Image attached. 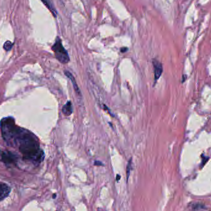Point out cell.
<instances>
[{
  "label": "cell",
  "instance_id": "cell-1",
  "mask_svg": "<svg viewBox=\"0 0 211 211\" xmlns=\"http://www.w3.org/2000/svg\"><path fill=\"white\" fill-rule=\"evenodd\" d=\"M14 145L19 146V151L25 160L38 164L45 158L44 152L40 147L38 138L27 130L20 127L14 141Z\"/></svg>",
  "mask_w": 211,
  "mask_h": 211
},
{
  "label": "cell",
  "instance_id": "cell-2",
  "mask_svg": "<svg viewBox=\"0 0 211 211\" xmlns=\"http://www.w3.org/2000/svg\"><path fill=\"white\" fill-rule=\"evenodd\" d=\"M19 128L15 123V120L12 117H6L1 119L0 122L1 132L3 140L9 146L14 144V141L18 135Z\"/></svg>",
  "mask_w": 211,
  "mask_h": 211
},
{
  "label": "cell",
  "instance_id": "cell-3",
  "mask_svg": "<svg viewBox=\"0 0 211 211\" xmlns=\"http://www.w3.org/2000/svg\"><path fill=\"white\" fill-rule=\"evenodd\" d=\"M52 50L53 51L56 58L62 64H66L70 61V58L68 51L64 48L62 42L59 37H57L55 43L52 47Z\"/></svg>",
  "mask_w": 211,
  "mask_h": 211
},
{
  "label": "cell",
  "instance_id": "cell-4",
  "mask_svg": "<svg viewBox=\"0 0 211 211\" xmlns=\"http://www.w3.org/2000/svg\"><path fill=\"white\" fill-rule=\"evenodd\" d=\"M0 159L6 164H14L17 161L16 156L10 151L2 152Z\"/></svg>",
  "mask_w": 211,
  "mask_h": 211
},
{
  "label": "cell",
  "instance_id": "cell-5",
  "mask_svg": "<svg viewBox=\"0 0 211 211\" xmlns=\"http://www.w3.org/2000/svg\"><path fill=\"white\" fill-rule=\"evenodd\" d=\"M153 65L154 68V82H157V80L160 78L162 75L163 68L162 64L156 59L153 60Z\"/></svg>",
  "mask_w": 211,
  "mask_h": 211
},
{
  "label": "cell",
  "instance_id": "cell-6",
  "mask_svg": "<svg viewBox=\"0 0 211 211\" xmlns=\"http://www.w3.org/2000/svg\"><path fill=\"white\" fill-rule=\"evenodd\" d=\"M11 191V188L5 183H0V201L4 200L6 198L10 192Z\"/></svg>",
  "mask_w": 211,
  "mask_h": 211
},
{
  "label": "cell",
  "instance_id": "cell-7",
  "mask_svg": "<svg viewBox=\"0 0 211 211\" xmlns=\"http://www.w3.org/2000/svg\"><path fill=\"white\" fill-rule=\"evenodd\" d=\"M64 73L67 76V77L68 78H69L70 81L72 82L73 87L74 88V90H75L76 93L78 95H80V91L79 90V88H78V87L77 85V82L75 81V79L74 77L73 76V75L70 72H69V71H68V70H65L64 71Z\"/></svg>",
  "mask_w": 211,
  "mask_h": 211
},
{
  "label": "cell",
  "instance_id": "cell-8",
  "mask_svg": "<svg viewBox=\"0 0 211 211\" xmlns=\"http://www.w3.org/2000/svg\"><path fill=\"white\" fill-rule=\"evenodd\" d=\"M63 114L66 116H69L72 114V104L70 101H68L63 107L62 109Z\"/></svg>",
  "mask_w": 211,
  "mask_h": 211
},
{
  "label": "cell",
  "instance_id": "cell-9",
  "mask_svg": "<svg viewBox=\"0 0 211 211\" xmlns=\"http://www.w3.org/2000/svg\"><path fill=\"white\" fill-rule=\"evenodd\" d=\"M41 1L44 3V4L49 9V11L52 13L54 17H56V16H57V12H56V9H55L54 7L53 6V4L51 3V1L50 0H41Z\"/></svg>",
  "mask_w": 211,
  "mask_h": 211
},
{
  "label": "cell",
  "instance_id": "cell-10",
  "mask_svg": "<svg viewBox=\"0 0 211 211\" xmlns=\"http://www.w3.org/2000/svg\"><path fill=\"white\" fill-rule=\"evenodd\" d=\"M13 47V43L11 42L6 41L4 44L3 48L6 51H10L12 49Z\"/></svg>",
  "mask_w": 211,
  "mask_h": 211
},
{
  "label": "cell",
  "instance_id": "cell-11",
  "mask_svg": "<svg viewBox=\"0 0 211 211\" xmlns=\"http://www.w3.org/2000/svg\"><path fill=\"white\" fill-rule=\"evenodd\" d=\"M132 159H130L128 164L127 165V179L128 180L129 175H130V170L132 168Z\"/></svg>",
  "mask_w": 211,
  "mask_h": 211
},
{
  "label": "cell",
  "instance_id": "cell-12",
  "mask_svg": "<svg viewBox=\"0 0 211 211\" xmlns=\"http://www.w3.org/2000/svg\"><path fill=\"white\" fill-rule=\"evenodd\" d=\"M127 50H128V48H125V47L122 48L120 49V51H121L122 53H125V52H126Z\"/></svg>",
  "mask_w": 211,
  "mask_h": 211
},
{
  "label": "cell",
  "instance_id": "cell-13",
  "mask_svg": "<svg viewBox=\"0 0 211 211\" xmlns=\"http://www.w3.org/2000/svg\"><path fill=\"white\" fill-rule=\"evenodd\" d=\"M94 165H97V166L103 165V164H102L100 161H95V162H94Z\"/></svg>",
  "mask_w": 211,
  "mask_h": 211
},
{
  "label": "cell",
  "instance_id": "cell-14",
  "mask_svg": "<svg viewBox=\"0 0 211 211\" xmlns=\"http://www.w3.org/2000/svg\"><path fill=\"white\" fill-rule=\"evenodd\" d=\"M116 177H116V180H117V182H118V180L120 179V176L119 175H117Z\"/></svg>",
  "mask_w": 211,
  "mask_h": 211
},
{
  "label": "cell",
  "instance_id": "cell-15",
  "mask_svg": "<svg viewBox=\"0 0 211 211\" xmlns=\"http://www.w3.org/2000/svg\"><path fill=\"white\" fill-rule=\"evenodd\" d=\"M56 194H53V199H55V198H56Z\"/></svg>",
  "mask_w": 211,
  "mask_h": 211
},
{
  "label": "cell",
  "instance_id": "cell-16",
  "mask_svg": "<svg viewBox=\"0 0 211 211\" xmlns=\"http://www.w3.org/2000/svg\"><path fill=\"white\" fill-rule=\"evenodd\" d=\"M1 153H2V152L1 151V150H0V158H1Z\"/></svg>",
  "mask_w": 211,
  "mask_h": 211
}]
</instances>
